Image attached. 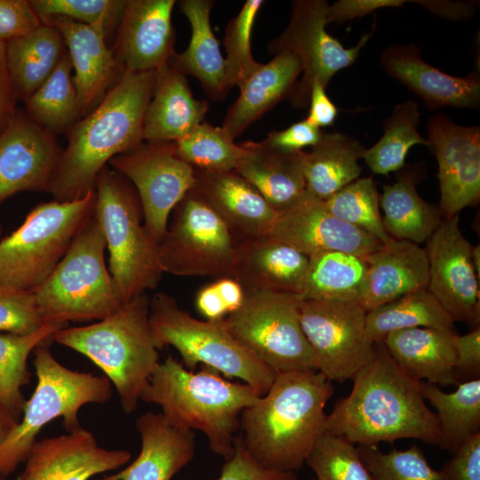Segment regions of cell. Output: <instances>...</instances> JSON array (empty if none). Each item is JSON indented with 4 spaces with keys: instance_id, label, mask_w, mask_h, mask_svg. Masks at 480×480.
<instances>
[{
    "instance_id": "obj_21",
    "label": "cell",
    "mask_w": 480,
    "mask_h": 480,
    "mask_svg": "<svg viewBox=\"0 0 480 480\" xmlns=\"http://www.w3.org/2000/svg\"><path fill=\"white\" fill-rule=\"evenodd\" d=\"M174 0H126L112 51L125 71H155L174 51Z\"/></svg>"
},
{
    "instance_id": "obj_7",
    "label": "cell",
    "mask_w": 480,
    "mask_h": 480,
    "mask_svg": "<svg viewBox=\"0 0 480 480\" xmlns=\"http://www.w3.org/2000/svg\"><path fill=\"white\" fill-rule=\"evenodd\" d=\"M94 189L93 215L109 252V272L125 302L155 289L161 280L158 244L142 223L139 195L124 176L106 165Z\"/></svg>"
},
{
    "instance_id": "obj_60",
    "label": "cell",
    "mask_w": 480,
    "mask_h": 480,
    "mask_svg": "<svg viewBox=\"0 0 480 480\" xmlns=\"http://www.w3.org/2000/svg\"><path fill=\"white\" fill-rule=\"evenodd\" d=\"M19 420L0 404V445L7 439Z\"/></svg>"
},
{
    "instance_id": "obj_53",
    "label": "cell",
    "mask_w": 480,
    "mask_h": 480,
    "mask_svg": "<svg viewBox=\"0 0 480 480\" xmlns=\"http://www.w3.org/2000/svg\"><path fill=\"white\" fill-rule=\"evenodd\" d=\"M454 373L458 383L480 379V326L457 335Z\"/></svg>"
},
{
    "instance_id": "obj_6",
    "label": "cell",
    "mask_w": 480,
    "mask_h": 480,
    "mask_svg": "<svg viewBox=\"0 0 480 480\" xmlns=\"http://www.w3.org/2000/svg\"><path fill=\"white\" fill-rule=\"evenodd\" d=\"M106 241L92 214L50 276L31 290L45 324L102 320L124 300L106 267Z\"/></svg>"
},
{
    "instance_id": "obj_58",
    "label": "cell",
    "mask_w": 480,
    "mask_h": 480,
    "mask_svg": "<svg viewBox=\"0 0 480 480\" xmlns=\"http://www.w3.org/2000/svg\"><path fill=\"white\" fill-rule=\"evenodd\" d=\"M199 313L209 321L223 319L228 316L227 308L213 283L202 288L196 298Z\"/></svg>"
},
{
    "instance_id": "obj_45",
    "label": "cell",
    "mask_w": 480,
    "mask_h": 480,
    "mask_svg": "<svg viewBox=\"0 0 480 480\" xmlns=\"http://www.w3.org/2000/svg\"><path fill=\"white\" fill-rule=\"evenodd\" d=\"M263 3V0L245 1L226 27L223 44L227 52L225 84L228 92L234 86L240 87L260 65L252 57L251 34Z\"/></svg>"
},
{
    "instance_id": "obj_27",
    "label": "cell",
    "mask_w": 480,
    "mask_h": 480,
    "mask_svg": "<svg viewBox=\"0 0 480 480\" xmlns=\"http://www.w3.org/2000/svg\"><path fill=\"white\" fill-rule=\"evenodd\" d=\"M141 450L116 474L97 480H171L195 454L193 430L170 422L163 413L147 412L136 420Z\"/></svg>"
},
{
    "instance_id": "obj_41",
    "label": "cell",
    "mask_w": 480,
    "mask_h": 480,
    "mask_svg": "<svg viewBox=\"0 0 480 480\" xmlns=\"http://www.w3.org/2000/svg\"><path fill=\"white\" fill-rule=\"evenodd\" d=\"M65 327L44 324L30 334L0 333V404L18 420L26 403L21 388L29 383L31 377L27 364L29 354Z\"/></svg>"
},
{
    "instance_id": "obj_32",
    "label": "cell",
    "mask_w": 480,
    "mask_h": 480,
    "mask_svg": "<svg viewBox=\"0 0 480 480\" xmlns=\"http://www.w3.org/2000/svg\"><path fill=\"white\" fill-rule=\"evenodd\" d=\"M424 168L421 164L404 165L394 183L383 186L380 207L384 228L391 238L424 243L444 220L438 205L426 202L417 192Z\"/></svg>"
},
{
    "instance_id": "obj_31",
    "label": "cell",
    "mask_w": 480,
    "mask_h": 480,
    "mask_svg": "<svg viewBox=\"0 0 480 480\" xmlns=\"http://www.w3.org/2000/svg\"><path fill=\"white\" fill-rule=\"evenodd\" d=\"M244 153L235 170L276 211L294 203L307 190L305 151L285 152L262 141L241 143Z\"/></svg>"
},
{
    "instance_id": "obj_22",
    "label": "cell",
    "mask_w": 480,
    "mask_h": 480,
    "mask_svg": "<svg viewBox=\"0 0 480 480\" xmlns=\"http://www.w3.org/2000/svg\"><path fill=\"white\" fill-rule=\"evenodd\" d=\"M380 62L388 76L421 98L430 111L445 107L474 110L480 108V76L476 71L466 76L444 73L426 62L420 47L414 44L386 47Z\"/></svg>"
},
{
    "instance_id": "obj_37",
    "label": "cell",
    "mask_w": 480,
    "mask_h": 480,
    "mask_svg": "<svg viewBox=\"0 0 480 480\" xmlns=\"http://www.w3.org/2000/svg\"><path fill=\"white\" fill-rule=\"evenodd\" d=\"M457 387L455 391L446 393L436 384L421 381L425 400L436 410L438 446L451 453L480 433V379L460 382Z\"/></svg>"
},
{
    "instance_id": "obj_18",
    "label": "cell",
    "mask_w": 480,
    "mask_h": 480,
    "mask_svg": "<svg viewBox=\"0 0 480 480\" xmlns=\"http://www.w3.org/2000/svg\"><path fill=\"white\" fill-rule=\"evenodd\" d=\"M268 236L307 256L340 251L366 257L382 244L367 232L335 217L324 201L307 190L291 205L277 212Z\"/></svg>"
},
{
    "instance_id": "obj_40",
    "label": "cell",
    "mask_w": 480,
    "mask_h": 480,
    "mask_svg": "<svg viewBox=\"0 0 480 480\" xmlns=\"http://www.w3.org/2000/svg\"><path fill=\"white\" fill-rule=\"evenodd\" d=\"M420 111L414 100L395 106L383 121V134L370 148H365L362 159L375 174L388 175L405 165L410 148L415 145L429 147L427 138L418 131Z\"/></svg>"
},
{
    "instance_id": "obj_20",
    "label": "cell",
    "mask_w": 480,
    "mask_h": 480,
    "mask_svg": "<svg viewBox=\"0 0 480 480\" xmlns=\"http://www.w3.org/2000/svg\"><path fill=\"white\" fill-rule=\"evenodd\" d=\"M126 450L100 447L93 435L80 429L37 440L17 480H89L117 469L131 460Z\"/></svg>"
},
{
    "instance_id": "obj_61",
    "label": "cell",
    "mask_w": 480,
    "mask_h": 480,
    "mask_svg": "<svg viewBox=\"0 0 480 480\" xmlns=\"http://www.w3.org/2000/svg\"><path fill=\"white\" fill-rule=\"evenodd\" d=\"M471 260L477 278L480 276V247L479 245L473 246L471 249Z\"/></svg>"
},
{
    "instance_id": "obj_42",
    "label": "cell",
    "mask_w": 480,
    "mask_h": 480,
    "mask_svg": "<svg viewBox=\"0 0 480 480\" xmlns=\"http://www.w3.org/2000/svg\"><path fill=\"white\" fill-rule=\"evenodd\" d=\"M177 156L194 169L207 172H233L244 153L220 127L202 122L186 136L174 141Z\"/></svg>"
},
{
    "instance_id": "obj_19",
    "label": "cell",
    "mask_w": 480,
    "mask_h": 480,
    "mask_svg": "<svg viewBox=\"0 0 480 480\" xmlns=\"http://www.w3.org/2000/svg\"><path fill=\"white\" fill-rule=\"evenodd\" d=\"M61 152L53 133L16 112L0 132V204L21 191H45Z\"/></svg>"
},
{
    "instance_id": "obj_47",
    "label": "cell",
    "mask_w": 480,
    "mask_h": 480,
    "mask_svg": "<svg viewBox=\"0 0 480 480\" xmlns=\"http://www.w3.org/2000/svg\"><path fill=\"white\" fill-rule=\"evenodd\" d=\"M126 0H32L41 21L52 17L104 28L107 38L117 30Z\"/></svg>"
},
{
    "instance_id": "obj_50",
    "label": "cell",
    "mask_w": 480,
    "mask_h": 480,
    "mask_svg": "<svg viewBox=\"0 0 480 480\" xmlns=\"http://www.w3.org/2000/svg\"><path fill=\"white\" fill-rule=\"evenodd\" d=\"M43 22L30 1L0 0V40L7 43L27 36Z\"/></svg>"
},
{
    "instance_id": "obj_38",
    "label": "cell",
    "mask_w": 480,
    "mask_h": 480,
    "mask_svg": "<svg viewBox=\"0 0 480 480\" xmlns=\"http://www.w3.org/2000/svg\"><path fill=\"white\" fill-rule=\"evenodd\" d=\"M367 334L372 343L383 342L393 332L430 327L454 330V321L428 290L407 293L366 313Z\"/></svg>"
},
{
    "instance_id": "obj_57",
    "label": "cell",
    "mask_w": 480,
    "mask_h": 480,
    "mask_svg": "<svg viewBox=\"0 0 480 480\" xmlns=\"http://www.w3.org/2000/svg\"><path fill=\"white\" fill-rule=\"evenodd\" d=\"M17 99L7 67L6 44L0 40V128L2 130L17 112Z\"/></svg>"
},
{
    "instance_id": "obj_10",
    "label": "cell",
    "mask_w": 480,
    "mask_h": 480,
    "mask_svg": "<svg viewBox=\"0 0 480 480\" xmlns=\"http://www.w3.org/2000/svg\"><path fill=\"white\" fill-rule=\"evenodd\" d=\"M95 189L83 196L40 203L0 241V286L31 291L44 283L92 216Z\"/></svg>"
},
{
    "instance_id": "obj_16",
    "label": "cell",
    "mask_w": 480,
    "mask_h": 480,
    "mask_svg": "<svg viewBox=\"0 0 480 480\" xmlns=\"http://www.w3.org/2000/svg\"><path fill=\"white\" fill-rule=\"evenodd\" d=\"M427 132L438 164V208L448 220L479 203L480 126L460 125L439 112L428 118Z\"/></svg>"
},
{
    "instance_id": "obj_4",
    "label": "cell",
    "mask_w": 480,
    "mask_h": 480,
    "mask_svg": "<svg viewBox=\"0 0 480 480\" xmlns=\"http://www.w3.org/2000/svg\"><path fill=\"white\" fill-rule=\"evenodd\" d=\"M260 396L244 382L227 380L206 365L194 372L169 355L152 373L140 400L161 406L172 424L202 431L210 449L228 460L234 454L242 412Z\"/></svg>"
},
{
    "instance_id": "obj_51",
    "label": "cell",
    "mask_w": 480,
    "mask_h": 480,
    "mask_svg": "<svg viewBox=\"0 0 480 480\" xmlns=\"http://www.w3.org/2000/svg\"><path fill=\"white\" fill-rule=\"evenodd\" d=\"M438 473L441 480H480V433L465 441Z\"/></svg>"
},
{
    "instance_id": "obj_3",
    "label": "cell",
    "mask_w": 480,
    "mask_h": 480,
    "mask_svg": "<svg viewBox=\"0 0 480 480\" xmlns=\"http://www.w3.org/2000/svg\"><path fill=\"white\" fill-rule=\"evenodd\" d=\"M333 393L332 381L318 371L278 373L268 390L242 412L244 448L266 468L299 470L325 431L324 407Z\"/></svg>"
},
{
    "instance_id": "obj_26",
    "label": "cell",
    "mask_w": 480,
    "mask_h": 480,
    "mask_svg": "<svg viewBox=\"0 0 480 480\" xmlns=\"http://www.w3.org/2000/svg\"><path fill=\"white\" fill-rule=\"evenodd\" d=\"M365 260L367 272L358 302L366 312L407 293L428 289L427 254L415 243L392 238Z\"/></svg>"
},
{
    "instance_id": "obj_25",
    "label": "cell",
    "mask_w": 480,
    "mask_h": 480,
    "mask_svg": "<svg viewBox=\"0 0 480 480\" xmlns=\"http://www.w3.org/2000/svg\"><path fill=\"white\" fill-rule=\"evenodd\" d=\"M308 256L270 236L236 241L231 277L244 291L299 294Z\"/></svg>"
},
{
    "instance_id": "obj_52",
    "label": "cell",
    "mask_w": 480,
    "mask_h": 480,
    "mask_svg": "<svg viewBox=\"0 0 480 480\" xmlns=\"http://www.w3.org/2000/svg\"><path fill=\"white\" fill-rule=\"evenodd\" d=\"M323 132L322 129L303 119L286 129L270 132L262 142L278 150L298 152L303 151L304 148L315 146L320 140Z\"/></svg>"
},
{
    "instance_id": "obj_33",
    "label": "cell",
    "mask_w": 480,
    "mask_h": 480,
    "mask_svg": "<svg viewBox=\"0 0 480 480\" xmlns=\"http://www.w3.org/2000/svg\"><path fill=\"white\" fill-rule=\"evenodd\" d=\"M180 12L189 21L191 38L188 48L176 52L168 61L185 76L196 77L213 101L223 100L228 91L225 84V60L211 25V0H180Z\"/></svg>"
},
{
    "instance_id": "obj_48",
    "label": "cell",
    "mask_w": 480,
    "mask_h": 480,
    "mask_svg": "<svg viewBox=\"0 0 480 480\" xmlns=\"http://www.w3.org/2000/svg\"><path fill=\"white\" fill-rule=\"evenodd\" d=\"M44 324L31 291L0 286V332L26 335Z\"/></svg>"
},
{
    "instance_id": "obj_17",
    "label": "cell",
    "mask_w": 480,
    "mask_h": 480,
    "mask_svg": "<svg viewBox=\"0 0 480 480\" xmlns=\"http://www.w3.org/2000/svg\"><path fill=\"white\" fill-rule=\"evenodd\" d=\"M471 244L462 235L459 215L443 220L426 241L428 290L453 321L479 326L478 278L471 260Z\"/></svg>"
},
{
    "instance_id": "obj_11",
    "label": "cell",
    "mask_w": 480,
    "mask_h": 480,
    "mask_svg": "<svg viewBox=\"0 0 480 480\" xmlns=\"http://www.w3.org/2000/svg\"><path fill=\"white\" fill-rule=\"evenodd\" d=\"M302 298L293 292L244 291L236 311L224 317L231 335L277 373L316 370L300 323Z\"/></svg>"
},
{
    "instance_id": "obj_49",
    "label": "cell",
    "mask_w": 480,
    "mask_h": 480,
    "mask_svg": "<svg viewBox=\"0 0 480 480\" xmlns=\"http://www.w3.org/2000/svg\"><path fill=\"white\" fill-rule=\"evenodd\" d=\"M234 454L225 460L217 480H298L293 471L266 468L254 460L244 446L241 435L234 441Z\"/></svg>"
},
{
    "instance_id": "obj_13",
    "label": "cell",
    "mask_w": 480,
    "mask_h": 480,
    "mask_svg": "<svg viewBox=\"0 0 480 480\" xmlns=\"http://www.w3.org/2000/svg\"><path fill=\"white\" fill-rule=\"evenodd\" d=\"M328 4L325 0L293 1L286 28L268 44L270 53L289 51L300 62L301 78L288 98L294 108L308 106L314 82L327 88L336 73L353 65L375 30L374 21L371 31L364 34L356 45L346 48L325 29Z\"/></svg>"
},
{
    "instance_id": "obj_5",
    "label": "cell",
    "mask_w": 480,
    "mask_h": 480,
    "mask_svg": "<svg viewBox=\"0 0 480 480\" xmlns=\"http://www.w3.org/2000/svg\"><path fill=\"white\" fill-rule=\"evenodd\" d=\"M150 298L142 293L94 324L65 327L52 340L92 361L116 388L125 413L134 412L159 364L149 324Z\"/></svg>"
},
{
    "instance_id": "obj_44",
    "label": "cell",
    "mask_w": 480,
    "mask_h": 480,
    "mask_svg": "<svg viewBox=\"0 0 480 480\" xmlns=\"http://www.w3.org/2000/svg\"><path fill=\"white\" fill-rule=\"evenodd\" d=\"M316 480H376L367 469L355 444L324 431L306 461Z\"/></svg>"
},
{
    "instance_id": "obj_9",
    "label": "cell",
    "mask_w": 480,
    "mask_h": 480,
    "mask_svg": "<svg viewBox=\"0 0 480 480\" xmlns=\"http://www.w3.org/2000/svg\"><path fill=\"white\" fill-rule=\"evenodd\" d=\"M223 319H196L163 292L150 299L149 324L157 349L172 346L188 370L194 371L202 364L224 376L241 380L263 396L278 373L244 348Z\"/></svg>"
},
{
    "instance_id": "obj_29",
    "label": "cell",
    "mask_w": 480,
    "mask_h": 480,
    "mask_svg": "<svg viewBox=\"0 0 480 480\" xmlns=\"http://www.w3.org/2000/svg\"><path fill=\"white\" fill-rule=\"evenodd\" d=\"M300 74V62L289 51L276 53L267 64L260 63L239 87V95L228 108L221 128L234 140L278 102L288 100Z\"/></svg>"
},
{
    "instance_id": "obj_23",
    "label": "cell",
    "mask_w": 480,
    "mask_h": 480,
    "mask_svg": "<svg viewBox=\"0 0 480 480\" xmlns=\"http://www.w3.org/2000/svg\"><path fill=\"white\" fill-rule=\"evenodd\" d=\"M62 35L71 60L82 117L90 113L118 81L124 70L107 44L103 28L79 23L63 17L43 21Z\"/></svg>"
},
{
    "instance_id": "obj_34",
    "label": "cell",
    "mask_w": 480,
    "mask_h": 480,
    "mask_svg": "<svg viewBox=\"0 0 480 480\" xmlns=\"http://www.w3.org/2000/svg\"><path fill=\"white\" fill-rule=\"evenodd\" d=\"M365 148L355 137L340 132H323L320 140L305 151L307 191L323 201L357 180L358 161Z\"/></svg>"
},
{
    "instance_id": "obj_24",
    "label": "cell",
    "mask_w": 480,
    "mask_h": 480,
    "mask_svg": "<svg viewBox=\"0 0 480 480\" xmlns=\"http://www.w3.org/2000/svg\"><path fill=\"white\" fill-rule=\"evenodd\" d=\"M191 189L220 217L235 241L269 235L277 212L235 171L195 169Z\"/></svg>"
},
{
    "instance_id": "obj_43",
    "label": "cell",
    "mask_w": 480,
    "mask_h": 480,
    "mask_svg": "<svg viewBox=\"0 0 480 480\" xmlns=\"http://www.w3.org/2000/svg\"><path fill=\"white\" fill-rule=\"evenodd\" d=\"M338 219L374 236L381 244L392 238L386 232L380 211V194L372 176L358 178L324 201Z\"/></svg>"
},
{
    "instance_id": "obj_62",
    "label": "cell",
    "mask_w": 480,
    "mask_h": 480,
    "mask_svg": "<svg viewBox=\"0 0 480 480\" xmlns=\"http://www.w3.org/2000/svg\"><path fill=\"white\" fill-rule=\"evenodd\" d=\"M0 480H6V476L0 474Z\"/></svg>"
},
{
    "instance_id": "obj_36",
    "label": "cell",
    "mask_w": 480,
    "mask_h": 480,
    "mask_svg": "<svg viewBox=\"0 0 480 480\" xmlns=\"http://www.w3.org/2000/svg\"><path fill=\"white\" fill-rule=\"evenodd\" d=\"M367 272L365 257L340 251L308 256L299 295L302 300L358 301Z\"/></svg>"
},
{
    "instance_id": "obj_14",
    "label": "cell",
    "mask_w": 480,
    "mask_h": 480,
    "mask_svg": "<svg viewBox=\"0 0 480 480\" xmlns=\"http://www.w3.org/2000/svg\"><path fill=\"white\" fill-rule=\"evenodd\" d=\"M366 310L354 300H302L300 323L316 370L331 381L344 382L371 359L373 343Z\"/></svg>"
},
{
    "instance_id": "obj_56",
    "label": "cell",
    "mask_w": 480,
    "mask_h": 480,
    "mask_svg": "<svg viewBox=\"0 0 480 480\" xmlns=\"http://www.w3.org/2000/svg\"><path fill=\"white\" fill-rule=\"evenodd\" d=\"M432 14L450 20L471 19L478 6L476 1L413 0Z\"/></svg>"
},
{
    "instance_id": "obj_8",
    "label": "cell",
    "mask_w": 480,
    "mask_h": 480,
    "mask_svg": "<svg viewBox=\"0 0 480 480\" xmlns=\"http://www.w3.org/2000/svg\"><path fill=\"white\" fill-rule=\"evenodd\" d=\"M36 386L23 408V418L0 445V474L6 476L25 462L41 429L50 421L63 418L68 433L80 429L78 412L90 403L111 399V382L106 376L70 370L59 363L49 341L34 349Z\"/></svg>"
},
{
    "instance_id": "obj_55",
    "label": "cell",
    "mask_w": 480,
    "mask_h": 480,
    "mask_svg": "<svg viewBox=\"0 0 480 480\" xmlns=\"http://www.w3.org/2000/svg\"><path fill=\"white\" fill-rule=\"evenodd\" d=\"M309 111L307 120L319 129L329 127L335 123L338 108L331 100L324 88L318 82H314L309 96Z\"/></svg>"
},
{
    "instance_id": "obj_28",
    "label": "cell",
    "mask_w": 480,
    "mask_h": 480,
    "mask_svg": "<svg viewBox=\"0 0 480 480\" xmlns=\"http://www.w3.org/2000/svg\"><path fill=\"white\" fill-rule=\"evenodd\" d=\"M209 104L196 100L187 76L169 62L156 70L143 120V140L176 141L204 122Z\"/></svg>"
},
{
    "instance_id": "obj_39",
    "label": "cell",
    "mask_w": 480,
    "mask_h": 480,
    "mask_svg": "<svg viewBox=\"0 0 480 480\" xmlns=\"http://www.w3.org/2000/svg\"><path fill=\"white\" fill-rule=\"evenodd\" d=\"M68 51L48 79L25 100L27 114L54 135L67 132L82 118Z\"/></svg>"
},
{
    "instance_id": "obj_30",
    "label": "cell",
    "mask_w": 480,
    "mask_h": 480,
    "mask_svg": "<svg viewBox=\"0 0 480 480\" xmlns=\"http://www.w3.org/2000/svg\"><path fill=\"white\" fill-rule=\"evenodd\" d=\"M457 335L451 330L416 327L393 332L383 343L409 376L446 387L459 384L454 373Z\"/></svg>"
},
{
    "instance_id": "obj_63",
    "label": "cell",
    "mask_w": 480,
    "mask_h": 480,
    "mask_svg": "<svg viewBox=\"0 0 480 480\" xmlns=\"http://www.w3.org/2000/svg\"><path fill=\"white\" fill-rule=\"evenodd\" d=\"M311 480H316L315 478H312Z\"/></svg>"
},
{
    "instance_id": "obj_2",
    "label": "cell",
    "mask_w": 480,
    "mask_h": 480,
    "mask_svg": "<svg viewBox=\"0 0 480 480\" xmlns=\"http://www.w3.org/2000/svg\"><path fill=\"white\" fill-rule=\"evenodd\" d=\"M155 71L125 70L102 100L68 132V143L47 186L53 200L79 198L94 189L99 172L114 156L143 140V120Z\"/></svg>"
},
{
    "instance_id": "obj_15",
    "label": "cell",
    "mask_w": 480,
    "mask_h": 480,
    "mask_svg": "<svg viewBox=\"0 0 480 480\" xmlns=\"http://www.w3.org/2000/svg\"><path fill=\"white\" fill-rule=\"evenodd\" d=\"M108 165L135 188L144 226L159 244L165 235L171 212L194 186L195 169L177 156L174 141H142L111 158Z\"/></svg>"
},
{
    "instance_id": "obj_59",
    "label": "cell",
    "mask_w": 480,
    "mask_h": 480,
    "mask_svg": "<svg viewBox=\"0 0 480 480\" xmlns=\"http://www.w3.org/2000/svg\"><path fill=\"white\" fill-rule=\"evenodd\" d=\"M213 284L224 302L228 315L240 308L244 299V290L237 281L232 277H222Z\"/></svg>"
},
{
    "instance_id": "obj_12",
    "label": "cell",
    "mask_w": 480,
    "mask_h": 480,
    "mask_svg": "<svg viewBox=\"0 0 480 480\" xmlns=\"http://www.w3.org/2000/svg\"><path fill=\"white\" fill-rule=\"evenodd\" d=\"M172 211L158 244L163 272L215 280L231 277L236 241L220 217L192 189Z\"/></svg>"
},
{
    "instance_id": "obj_46",
    "label": "cell",
    "mask_w": 480,
    "mask_h": 480,
    "mask_svg": "<svg viewBox=\"0 0 480 480\" xmlns=\"http://www.w3.org/2000/svg\"><path fill=\"white\" fill-rule=\"evenodd\" d=\"M358 453L376 480H441L417 444L383 452L377 445H357Z\"/></svg>"
},
{
    "instance_id": "obj_1",
    "label": "cell",
    "mask_w": 480,
    "mask_h": 480,
    "mask_svg": "<svg viewBox=\"0 0 480 480\" xmlns=\"http://www.w3.org/2000/svg\"><path fill=\"white\" fill-rule=\"evenodd\" d=\"M351 380V393L326 415L325 431L358 445L403 438L438 445L439 424L427 406L421 381L397 365L383 342L373 343L370 361Z\"/></svg>"
},
{
    "instance_id": "obj_35",
    "label": "cell",
    "mask_w": 480,
    "mask_h": 480,
    "mask_svg": "<svg viewBox=\"0 0 480 480\" xmlns=\"http://www.w3.org/2000/svg\"><path fill=\"white\" fill-rule=\"evenodd\" d=\"M5 44L10 78L17 97L23 100L48 79L67 51L60 32L44 23Z\"/></svg>"
},
{
    "instance_id": "obj_54",
    "label": "cell",
    "mask_w": 480,
    "mask_h": 480,
    "mask_svg": "<svg viewBox=\"0 0 480 480\" xmlns=\"http://www.w3.org/2000/svg\"><path fill=\"white\" fill-rule=\"evenodd\" d=\"M405 0H340L328 4L326 23L343 24L382 8L404 7Z\"/></svg>"
}]
</instances>
